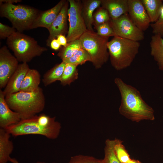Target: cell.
I'll return each instance as SVG.
<instances>
[{
	"label": "cell",
	"mask_w": 163,
	"mask_h": 163,
	"mask_svg": "<svg viewBox=\"0 0 163 163\" xmlns=\"http://www.w3.org/2000/svg\"><path fill=\"white\" fill-rule=\"evenodd\" d=\"M16 57L4 46L0 49V89L5 88L19 64Z\"/></svg>",
	"instance_id": "10"
},
{
	"label": "cell",
	"mask_w": 163,
	"mask_h": 163,
	"mask_svg": "<svg viewBox=\"0 0 163 163\" xmlns=\"http://www.w3.org/2000/svg\"><path fill=\"white\" fill-rule=\"evenodd\" d=\"M10 135L5 129L0 128V163H7L11 158L14 145L10 140Z\"/></svg>",
	"instance_id": "18"
},
{
	"label": "cell",
	"mask_w": 163,
	"mask_h": 163,
	"mask_svg": "<svg viewBox=\"0 0 163 163\" xmlns=\"http://www.w3.org/2000/svg\"><path fill=\"white\" fill-rule=\"evenodd\" d=\"M60 46L57 40L54 39L51 41L50 46L53 50H57L60 49Z\"/></svg>",
	"instance_id": "33"
},
{
	"label": "cell",
	"mask_w": 163,
	"mask_h": 163,
	"mask_svg": "<svg viewBox=\"0 0 163 163\" xmlns=\"http://www.w3.org/2000/svg\"><path fill=\"white\" fill-rule=\"evenodd\" d=\"M128 14L134 24L143 31L150 25V21L141 0H128Z\"/></svg>",
	"instance_id": "11"
},
{
	"label": "cell",
	"mask_w": 163,
	"mask_h": 163,
	"mask_svg": "<svg viewBox=\"0 0 163 163\" xmlns=\"http://www.w3.org/2000/svg\"><path fill=\"white\" fill-rule=\"evenodd\" d=\"M113 148L114 152L118 159L121 163H128L131 159L122 144L121 140L115 139L113 140Z\"/></svg>",
	"instance_id": "25"
},
{
	"label": "cell",
	"mask_w": 163,
	"mask_h": 163,
	"mask_svg": "<svg viewBox=\"0 0 163 163\" xmlns=\"http://www.w3.org/2000/svg\"><path fill=\"white\" fill-rule=\"evenodd\" d=\"M114 82L121 96L119 108L120 114L133 122L155 120L154 110L143 100L140 92L134 87L116 78Z\"/></svg>",
	"instance_id": "1"
},
{
	"label": "cell",
	"mask_w": 163,
	"mask_h": 163,
	"mask_svg": "<svg viewBox=\"0 0 163 163\" xmlns=\"http://www.w3.org/2000/svg\"><path fill=\"white\" fill-rule=\"evenodd\" d=\"M110 63L117 70L129 67L139 52L140 43L114 36L107 44Z\"/></svg>",
	"instance_id": "4"
},
{
	"label": "cell",
	"mask_w": 163,
	"mask_h": 163,
	"mask_svg": "<svg viewBox=\"0 0 163 163\" xmlns=\"http://www.w3.org/2000/svg\"><path fill=\"white\" fill-rule=\"evenodd\" d=\"M66 65V63L62 61L47 71L44 74L42 80L44 86H47L56 81H60Z\"/></svg>",
	"instance_id": "21"
},
{
	"label": "cell",
	"mask_w": 163,
	"mask_h": 163,
	"mask_svg": "<svg viewBox=\"0 0 163 163\" xmlns=\"http://www.w3.org/2000/svg\"><path fill=\"white\" fill-rule=\"evenodd\" d=\"M29 69L27 63H22L19 64L17 69L3 90L5 97L20 91L23 81Z\"/></svg>",
	"instance_id": "15"
},
{
	"label": "cell",
	"mask_w": 163,
	"mask_h": 163,
	"mask_svg": "<svg viewBox=\"0 0 163 163\" xmlns=\"http://www.w3.org/2000/svg\"><path fill=\"white\" fill-rule=\"evenodd\" d=\"M68 163H104V162L103 159L79 155L72 157Z\"/></svg>",
	"instance_id": "29"
},
{
	"label": "cell",
	"mask_w": 163,
	"mask_h": 163,
	"mask_svg": "<svg viewBox=\"0 0 163 163\" xmlns=\"http://www.w3.org/2000/svg\"><path fill=\"white\" fill-rule=\"evenodd\" d=\"M97 34L102 37L109 38L110 36H114L113 30L111 27L109 22L104 23L95 26Z\"/></svg>",
	"instance_id": "30"
},
{
	"label": "cell",
	"mask_w": 163,
	"mask_h": 163,
	"mask_svg": "<svg viewBox=\"0 0 163 163\" xmlns=\"http://www.w3.org/2000/svg\"><path fill=\"white\" fill-rule=\"evenodd\" d=\"M104 163H121L115 155L113 150V140L108 139L105 142Z\"/></svg>",
	"instance_id": "27"
},
{
	"label": "cell",
	"mask_w": 163,
	"mask_h": 163,
	"mask_svg": "<svg viewBox=\"0 0 163 163\" xmlns=\"http://www.w3.org/2000/svg\"><path fill=\"white\" fill-rule=\"evenodd\" d=\"M69 2L66 1L57 17L48 29L49 35L46 41L47 46H50L51 41L60 35L65 34L67 30Z\"/></svg>",
	"instance_id": "12"
},
{
	"label": "cell",
	"mask_w": 163,
	"mask_h": 163,
	"mask_svg": "<svg viewBox=\"0 0 163 163\" xmlns=\"http://www.w3.org/2000/svg\"><path fill=\"white\" fill-rule=\"evenodd\" d=\"M128 163H142L138 160L131 159V160Z\"/></svg>",
	"instance_id": "37"
},
{
	"label": "cell",
	"mask_w": 163,
	"mask_h": 163,
	"mask_svg": "<svg viewBox=\"0 0 163 163\" xmlns=\"http://www.w3.org/2000/svg\"><path fill=\"white\" fill-rule=\"evenodd\" d=\"M150 25L154 34L158 35L162 37H163V6L157 20L155 22L150 24Z\"/></svg>",
	"instance_id": "31"
},
{
	"label": "cell",
	"mask_w": 163,
	"mask_h": 163,
	"mask_svg": "<svg viewBox=\"0 0 163 163\" xmlns=\"http://www.w3.org/2000/svg\"><path fill=\"white\" fill-rule=\"evenodd\" d=\"M77 66L66 63L63 74L60 81L61 84L65 86L70 85L71 83L78 78Z\"/></svg>",
	"instance_id": "24"
},
{
	"label": "cell",
	"mask_w": 163,
	"mask_h": 163,
	"mask_svg": "<svg viewBox=\"0 0 163 163\" xmlns=\"http://www.w3.org/2000/svg\"><path fill=\"white\" fill-rule=\"evenodd\" d=\"M53 163H55V162H53Z\"/></svg>",
	"instance_id": "38"
},
{
	"label": "cell",
	"mask_w": 163,
	"mask_h": 163,
	"mask_svg": "<svg viewBox=\"0 0 163 163\" xmlns=\"http://www.w3.org/2000/svg\"><path fill=\"white\" fill-rule=\"evenodd\" d=\"M21 2L20 0H0V3L4 2L5 3H8L13 4L14 3H17Z\"/></svg>",
	"instance_id": "35"
},
{
	"label": "cell",
	"mask_w": 163,
	"mask_h": 163,
	"mask_svg": "<svg viewBox=\"0 0 163 163\" xmlns=\"http://www.w3.org/2000/svg\"><path fill=\"white\" fill-rule=\"evenodd\" d=\"M40 81L41 75L39 71L29 69L23 81L19 91H33L40 87Z\"/></svg>",
	"instance_id": "19"
},
{
	"label": "cell",
	"mask_w": 163,
	"mask_h": 163,
	"mask_svg": "<svg viewBox=\"0 0 163 163\" xmlns=\"http://www.w3.org/2000/svg\"><path fill=\"white\" fill-rule=\"evenodd\" d=\"M69 8L68 10L69 28L66 37L69 43L79 39L87 30L81 14V1L68 0Z\"/></svg>",
	"instance_id": "8"
},
{
	"label": "cell",
	"mask_w": 163,
	"mask_h": 163,
	"mask_svg": "<svg viewBox=\"0 0 163 163\" xmlns=\"http://www.w3.org/2000/svg\"><path fill=\"white\" fill-rule=\"evenodd\" d=\"M40 12L29 6L0 3V16L8 19L17 31L22 33L30 28Z\"/></svg>",
	"instance_id": "6"
},
{
	"label": "cell",
	"mask_w": 163,
	"mask_h": 163,
	"mask_svg": "<svg viewBox=\"0 0 163 163\" xmlns=\"http://www.w3.org/2000/svg\"><path fill=\"white\" fill-rule=\"evenodd\" d=\"M16 31V30L13 27H11L0 22V39L7 38Z\"/></svg>",
	"instance_id": "32"
},
{
	"label": "cell",
	"mask_w": 163,
	"mask_h": 163,
	"mask_svg": "<svg viewBox=\"0 0 163 163\" xmlns=\"http://www.w3.org/2000/svg\"><path fill=\"white\" fill-rule=\"evenodd\" d=\"M9 161L12 163H20L15 158H11ZM36 163H46L43 162L37 161Z\"/></svg>",
	"instance_id": "36"
},
{
	"label": "cell",
	"mask_w": 163,
	"mask_h": 163,
	"mask_svg": "<svg viewBox=\"0 0 163 163\" xmlns=\"http://www.w3.org/2000/svg\"><path fill=\"white\" fill-rule=\"evenodd\" d=\"M66 1L61 0L51 9L40 12L34 21L30 29L40 27L48 29L57 17Z\"/></svg>",
	"instance_id": "14"
},
{
	"label": "cell",
	"mask_w": 163,
	"mask_h": 163,
	"mask_svg": "<svg viewBox=\"0 0 163 163\" xmlns=\"http://www.w3.org/2000/svg\"><path fill=\"white\" fill-rule=\"evenodd\" d=\"M57 39L60 45H62L64 47H66L68 45V43L66 38L64 35H59L57 37Z\"/></svg>",
	"instance_id": "34"
},
{
	"label": "cell",
	"mask_w": 163,
	"mask_h": 163,
	"mask_svg": "<svg viewBox=\"0 0 163 163\" xmlns=\"http://www.w3.org/2000/svg\"><path fill=\"white\" fill-rule=\"evenodd\" d=\"M6 44L18 61L22 63L30 62L48 50L33 38L17 31L7 38Z\"/></svg>",
	"instance_id": "5"
},
{
	"label": "cell",
	"mask_w": 163,
	"mask_h": 163,
	"mask_svg": "<svg viewBox=\"0 0 163 163\" xmlns=\"http://www.w3.org/2000/svg\"><path fill=\"white\" fill-rule=\"evenodd\" d=\"M5 99L11 109L20 114L21 120L36 115L43 110L45 105V97L40 87L33 91H19L7 95Z\"/></svg>",
	"instance_id": "3"
},
{
	"label": "cell",
	"mask_w": 163,
	"mask_h": 163,
	"mask_svg": "<svg viewBox=\"0 0 163 163\" xmlns=\"http://www.w3.org/2000/svg\"><path fill=\"white\" fill-rule=\"evenodd\" d=\"M21 120L20 114L9 107L3 90L0 89V127L5 129L18 123Z\"/></svg>",
	"instance_id": "13"
},
{
	"label": "cell",
	"mask_w": 163,
	"mask_h": 163,
	"mask_svg": "<svg viewBox=\"0 0 163 163\" xmlns=\"http://www.w3.org/2000/svg\"><path fill=\"white\" fill-rule=\"evenodd\" d=\"M101 7L108 11L111 19H117L128 13V0H101Z\"/></svg>",
	"instance_id": "16"
},
{
	"label": "cell",
	"mask_w": 163,
	"mask_h": 163,
	"mask_svg": "<svg viewBox=\"0 0 163 163\" xmlns=\"http://www.w3.org/2000/svg\"><path fill=\"white\" fill-rule=\"evenodd\" d=\"M63 61L78 66L85 63L87 61L91 62V58L88 53L82 48L71 57Z\"/></svg>",
	"instance_id": "26"
},
{
	"label": "cell",
	"mask_w": 163,
	"mask_h": 163,
	"mask_svg": "<svg viewBox=\"0 0 163 163\" xmlns=\"http://www.w3.org/2000/svg\"><path fill=\"white\" fill-rule=\"evenodd\" d=\"M151 23L155 22L158 18L163 6L161 0H141Z\"/></svg>",
	"instance_id": "22"
},
{
	"label": "cell",
	"mask_w": 163,
	"mask_h": 163,
	"mask_svg": "<svg viewBox=\"0 0 163 163\" xmlns=\"http://www.w3.org/2000/svg\"><path fill=\"white\" fill-rule=\"evenodd\" d=\"M82 48L79 40L77 39L61 48L57 55L63 61L71 57Z\"/></svg>",
	"instance_id": "23"
},
{
	"label": "cell",
	"mask_w": 163,
	"mask_h": 163,
	"mask_svg": "<svg viewBox=\"0 0 163 163\" xmlns=\"http://www.w3.org/2000/svg\"><path fill=\"white\" fill-rule=\"evenodd\" d=\"M108 39L99 36L94 30H87L79 39L82 47L90 56L91 62L96 69L101 68L109 58Z\"/></svg>",
	"instance_id": "7"
},
{
	"label": "cell",
	"mask_w": 163,
	"mask_h": 163,
	"mask_svg": "<svg viewBox=\"0 0 163 163\" xmlns=\"http://www.w3.org/2000/svg\"><path fill=\"white\" fill-rule=\"evenodd\" d=\"M109 23L115 36L138 42L145 38L143 31L134 24L128 13L116 19H110Z\"/></svg>",
	"instance_id": "9"
},
{
	"label": "cell",
	"mask_w": 163,
	"mask_h": 163,
	"mask_svg": "<svg viewBox=\"0 0 163 163\" xmlns=\"http://www.w3.org/2000/svg\"><path fill=\"white\" fill-rule=\"evenodd\" d=\"M81 1V14L87 30L93 31V13L100 7L101 0H82Z\"/></svg>",
	"instance_id": "17"
},
{
	"label": "cell",
	"mask_w": 163,
	"mask_h": 163,
	"mask_svg": "<svg viewBox=\"0 0 163 163\" xmlns=\"http://www.w3.org/2000/svg\"><path fill=\"white\" fill-rule=\"evenodd\" d=\"M98 8L93 14L95 26L109 22L110 20L109 14L106 9L102 7Z\"/></svg>",
	"instance_id": "28"
},
{
	"label": "cell",
	"mask_w": 163,
	"mask_h": 163,
	"mask_svg": "<svg viewBox=\"0 0 163 163\" xmlns=\"http://www.w3.org/2000/svg\"><path fill=\"white\" fill-rule=\"evenodd\" d=\"M61 128L60 123L56 120V117H51L44 114L37 115L31 117L21 120L17 123L5 129L14 136L34 134L55 139L59 136Z\"/></svg>",
	"instance_id": "2"
},
{
	"label": "cell",
	"mask_w": 163,
	"mask_h": 163,
	"mask_svg": "<svg viewBox=\"0 0 163 163\" xmlns=\"http://www.w3.org/2000/svg\"><path fill=\"white\" fill-rule=\"evenodd\" d=\"M151 55L157 62L158 69L163 70V38L160 36L154 34L150 42Z\"/></svg>",
	"instance_id": "20"
}]
</instances>
